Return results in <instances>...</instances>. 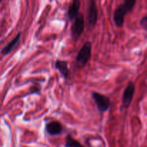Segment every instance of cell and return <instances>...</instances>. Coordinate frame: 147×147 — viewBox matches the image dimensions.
<instances>
[{
  "mask_svg": "<svg viewBox=\"0 0 147 147\" xmlns=\"http://www.w3.org/2000/svg\"><path fill=\"white\" fill-rule=\"evenodd\" d=\"M92 43L88 41L84 43L76 56V62L79 67H83L86 65L91 57Z\"/></svg>",
  "mask_w": 147,
  "mask_h": 147,
  "instance_id": "cell-1",
  "label": "cell"
},
{
  "mask_svg": "<svg viewBox=\"0 0 147 147\" xmlns=\"http://www.w3.org/2000/svg\"><path fill=\"white\" fill-rule=\"evenodd\" d=\"M85 30V18L82 14H79L71 26V35L75 40H77L81 36Z\"/></svg>",
  "mask_w": 147,
  "mask_h": 147,
  "instance_id": "cell-2",
  "label": "cell"
},
{
  "mask_svg": "<svg viewBox=\"0 0 147 147\" xmlns=\"http://www.w3.org/2000/svg\"><path fill=\"white\" fill-rule=\"evenodd\" d=\"M92 97L96 103L97 109L99 112L103 113L107 111L109 109L111 106V102L109 98L104 95L99 93L98 92H93L92 93Z\"/></svg>",
  "mask_w": 147,
  "mask_h": 147,
  "instance_id": "cell-3",
  "label": "cell"
},
{
  "mask_svg": "<svg viewBox=\"0 0 147 147\" xmlns=\"http://www.w3.org/2000/svg\"><path fill=\"white\" fill-rule=\"evenodd\" d=\"M98 11L96 1L95 0H90L88 6L87 17L89 25L90 27H94L96 26L98 21Z\"/></svg>",
  "mask_w": 147,
  "mask_h": 147,
  "instance_id": "cell-4",
  "label": "cell"
},
{
  "mask_svg": "<svg viewBox=\"0 0 147 147\" xmlns=\"http://www.w3.org/2000/svg\"><path fill=\"white\" fill-rule=\"evenodd\" d=\"M135 93V85L133 82H129L125 88L122 97V103L124 109H128L131 106Z\"/></svg>",
  "mask_w": 147,
  "mask_h": 147,
  "instance_id": "cell-5",
  "label": "cell"
},
{
  "mask_svg": "<svg viewBox=\"0 0 147 147\" xmlns=\"http://www.w3.org/2000/svg\"><path fill=\"white\" fill-rule=\"evenodd\" d=\"M46 131L51 136H57L63 132V126L59 121H52L46 124Z\"/></svg>",
  "mask_w": 147,
  "mask_h": 147,
  "instance_id": "cell-6",
  "label": "cell"
},
{
  "mask_svg": "<svg viewBox=\"0 0 147 147\" xmlns=\"http://www.w3.org/2000/svg\"><path fill=\"white\" fill-rule=\"evenodd\" d=\"M126 14H127V13L120 5L115 9L114 12H113V21H114L115 24L117 27H123V23H124L125 16Z\"/></svg>",
  "mask_w": 147,
  "mask_h": 147,
  "instance_id": "cell-7",
  "label": "cell"
},
{
  "mask_svg": "<svg viewBox=\"0 0 147 147\" xmlns=\"http://www.w3.org/2000/svg\"><path fill=\"white\" fill-rule=\"evenodd\" d=\"M80 5L81 3L80 0H73L67 11V16L70 20H74L78 15Z\"/></svg>",
  "mask_w": 147,
  "mask_h": 147,
  "instance_id": "cell-8",
  "label": "cell"
},
{
  "mask_svg": "<svg viewBox=\"0 0 147 147\" xmlns=\"http://www.w3.org/2000/svg\"><path fill=\"white\" fill-rule=\"evenodd\" d=\"M20 38H21V32H19L11 41H10L7 45L4 46V47L1 49V54H2L3 55H7L9 53H11V52L17 47L18 43L20 42Z\"/></svg>",
  "mask_w": 147,
  "mask_h": 147,
  "instance_id": "cell-9",
  "label": "cell"
},
{
  "mask_svg": "<svg viewBox=\"0 0 147 147\" xmlns=\"http://www.w3.org/2000/svg\"><path fill=\"white\" fill-rule=\"evenodd\" d=\"M55 67L65 79H67L70 74V70L68 68V64L67 61L57 60L55 62Z\"/></svg>",
  "mask_w": 147,
  "mask_h": 147,
  "instance_id": "cell-10",
  "label": "cell"
},
{
  "mask_svg": "<svg viewBox=\"0 0 147 147\" xmlns=\"http://www.w3.org/2000/svg\"><path fill=\"white\" fill-rule=\"evenodd\" d=\"M136 0H123V3L120 5L128 14L134 9L135 5H136Z\"/></svg>",
  "mask_w": 147,
  "mask_h": 147,
  "instance_id": "cell-11",
  "label": "cell"
},
{
  "mask_svg": "<svg viewBox=\"0 0 147 147\" xmlns=\"http://www.w3.org/2000/svg\"><path fill=\"white\" fill-rule=\"evenodd\" d=\"M65 147H84L81 144L75 139H73L70 134L67 135L65 139Z\"/></svg>",
  "mask_w": 147,
  "mask_h": 147,
  "instance_id": "cell-12",
  "label": "cell"
},
{
  "mask_svg": "<svg viewBox=\"0 0 147 147\" xmlns=\"http://www.w3.org/2000/svg\"><path fill=\"white\" fill-rule=\"evenodd\" d=\"M140 24L144 30L147 31V16L142 17L140 21Z\"/></svg>",
  "mask_w": 147,
  "mask_h": 147,
  "instance_id": "cell-13",
  "label": "cell"
},
{
  "mask_svg": "<svg viewBox=\"0 0 147 147\" xmlns=\"http://www.w3.org/2000/svg\"><path fill=\"white\" fill-rule=\"evenodd\" d=\"M1 1H2V0H0V2H1Z\"/></svg>",
  "mask_w": 147,
  "mask_h": 147,
  "instance_id": "cell-14",
  "label": "cell"
}]
</instances>
